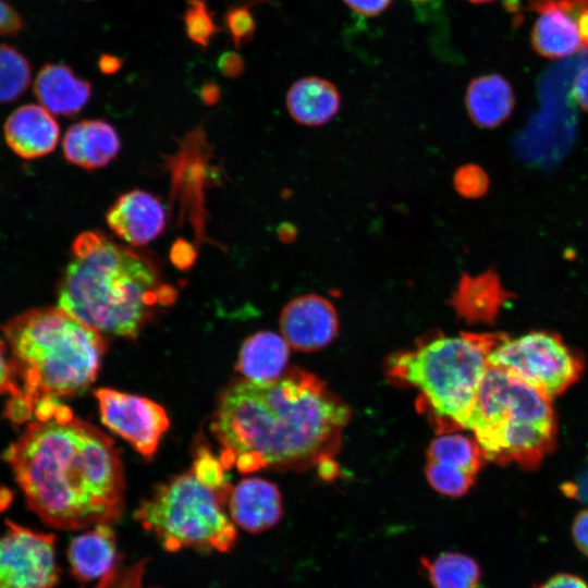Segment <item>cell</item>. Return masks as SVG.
Returning a JSON list of instances; mask_svg holds the SVG:
<instances>
[{"label": "cell", "instance_id": "1", "mask_svg": "<svg viewBox=\"0 0 588 588\" xmlns=\"http://www.w3.org/2000/svg\"><path fill=\"white\" fill-rule=\"evenodd\" d=\"M4 452L27 505L57 529L111 524L122 512L124 477L110 438L58 399H44Z\"/></svg>", "mask_w": 588, "mask_h": 588}, {"label": "cell", "instance_id": "2", "mask_svg": "<svg viewBox=\"0 0 588 588\" xmlns=\"http://www.w3.org/2000/svg\"><path fill=\"white\" fill-rule=\"evenodd\" d=\"M348 419L347 406L324 382L295 368L272 381L230 384L211 431L224 468L252 473L330 460Z\"/></svg>", "mask_w": 588, "mask_h": 588}, {"label": "cell", "instance_id": "3", "mask_svg": "<svg viewBox=\"0 0 588 588\" xmlns=\"http://www.w3.org/2000/svg\"><path fill=\"white\" fill-rule=\"evenodd\" d=\"M174 296L145 257L103 234L78 235L58 286V307L101 333L135 338Z\"/></svg>", "mask_w": 588, "mask_h": 588}, {"label": "cell", "instance_id": "4", "mask_svg": "<svg viewBox=\"0 0 588 588\" xmlns=\"http://www.w3.org/2000/svg\"><path fill=\"white\" fill-rule=\"evenodd\" d=\"M10 359L22 394L5 416L23 422L44 399L73 395L96 378L106 343L99 332L60 307H42L15 316L3 328Z\"/></svg>", "mask_w": 588, "mask_h": 588}, {"label": "cell", "instance_id": "5", "mask_svg": "<svg viewBox=\"0 0 588 588\" xmlns=\"http://www.w3.org/2000/svg\"><path fill=\"white\" fill-rule=\"evenodd\" d=\"M503 334L438 336L388 359V373L420 393L421 408L445 430L466 429L488 356Z\"/></svg>", "mask_w": 588, "mask_h": 588}, {"label": "cell", "instance_id": "6", "mask_svg": "<svg viewBox=\"0 0 588 588\" xmlns=\"http://www.w3.org/2000/svg\"><path fill=\"white\" fill-rule=\"evenodd\" d=\"M467 430L483 457L501 465L515 463L537 468L552 452L556 420L550 400L520 379L488 366L481 381Z\"/></svg>", "mask_w": 588, "mask_h": 588}, {"label": "cell", "instance_id": "7", "mask_svg": "<svg viewBox=\"0 0 588 588\" xmlns=\"http://www.w3.org/2000/svg\"><path fill=\"white\" fill-rule=\"evenodd\" d=\"M229 497L189 469L157 488L138 506L135 518L170 552L194 549L224 553L237 539L225 512Z\"/></svg>", "mask_w": 588, "mask_h": 588}, {"label": "cell", "instance_id": "8", "mask_svg": "<svg viewBox=\"0 0 588 588\" xmlns=\"http://www.w3.org/2000/svg\"><path fill=\"white\" fill-rule=\"evenodd\" d=\"M488 364L504 369L549 400L577 382L584 370L581 357L560 335L548 331L504 338L489 354Z\"/></svg>", "mask_w": 588, "mask_h": 588}, {"label": "cell", "instance_id": "9", "mask_svg": "<svg viewBox=\"0 0 588 588\" xmlns=\"http://www.w3.org/2000/svg\"><path fill=\"white\" fill-rule=\"evenodd\" d=\"M0 537V588H54L59 581L54 536L13 522Z\"/></svg>", "mask_w": 588, "mask_h": 588}, {"label": "cell", "instance_id": "10", "mask_svg": "<svg viewBox=\"0 0 588 588\" xmlns=\"http://www.w3.org/2000/svg\"><path fill=\"white\" fill-rule=\"evenodd\" d=\"M95 396L102 424L150 458L169 427L166 411L146 397L112 389H98Z\"/></svg>", "mask_w": 588, "mask_h": 588}, {"label": "cell", "instance_id": "11", "mask_svg": "<svg viewBox=\"0 0 588 588\" xmlns=\"http://www.w3.org/2000/svg\"><path fill=\"white\" fill-rule=\"evenodd\" d=\"M482 460L475 439L460 433L441 434L429 445L426 476L439 493L462 497L474 485Z\"/></svg>", "mask_w": 588, "mask_h": 588}, {"label": "cell", "instance_id": "12", "mask_svg": "<svg viewBox=\"0 0 588 588\" xmlns=\"http://www.w3.org/2000/svg\"><path fill=\"white\" fill-rule=\"evenodd\" d=\"M280 329L291 347L303 352L318 351L336 336L338 314L332 303L320 295L297 296L284 306Z\"/></svg>", "mask_w": 588, "mask_h": 588}, {"label": "cell", "instance_id": "13", "mask_svg": "<svg viewBox=\"0 0 588 588\" xmlns=\"http://www.w3.org/2000/svg\"><path fill=\"white\" fill-rule=\"evenodd\" d=\"M106 218L109 228L120 238L135 246L154 241L166 226V212L159 199L140 189L121 195Z\"/></svg>", "mask_w": 588, "mask_h": 588}, {"label": "cell", "instance_id": "14", "mask_svg": "<svg viewBox=\"0 0 588 588\" xmlns=\"http://www.w3.org/2000/svg\"><path fill=\"white\" fill-rule=\"evenodd\" d=\"M528 10L538 14L530 42L539 56L561 59L583 49L575 19L563 0H529Z\"/></svg>", "mask_w": 588, "mask_h": 588}, {"label": "cell", "instance_id": "15", "mask_svg": "<svg viewBox=\"0 0 588 588\" xmlns=\"http://www.w3.org/2000/svg\"><path fill=\"white\" fill-rule=\"evenodd\" d=\"M228 510L234 525L253 534L274 527L283 515L279 489L262 478H247L232 488Z\"/></svg>", "mask_w": 588, "mask_h": 588}, {"label": "cell", "instance_id": "16", "mask_svg": "<svg viewBox=\"0 0 588 588\" xmlns=\"http://www.w3.org/2000/svg\"><path fill=\"white\" fill-rule=\"evenodd\" d=\"M60 127L52 113L41 105H25L7 119L4 138L21 158L35 159L50 154L57 146Z\"/></svg>", "mask_w": 588, "mask_h": 588}, {"label": "cell", "instance_id": "17", "mask_svg": "<svg viewBox=\"0 0 588 588\" xmlns=\"http://www.w3.org/2000/svg\"><path fill=\"white\" fill-rule=\"evenodd\" d=\"M72 575L90 583L108 575L118 562L117 537L109 524H98L75 536L66 551Z\"/></svg>", "mask_w": 588, "mask_h": 588}, {"label": "cell", "instance_id": "18", "mask_svg": "<svg viewBox=\"0 0 588 588\" xmlns=\"http://www.w3.org/2000/svg\"><path fill=\"white\" fill-rule=\"evenodd\" d=\"M62 148L65 159L86 170L107 166L120 150L115 130L101 120H84L66 131Z\"/></svg>", "mask_w": 588, "mask_h": 588}, {"label": "cell", "instance_id": "19", "mask_svg": "<svg viewBox=\"0 0 588 588\" xmlns=\"http://www.w3.org/2000/svg\"><path fill=\"white\" fill-rule=\"evenodd\" d=\"M509 297L499 275L488 270L477 275L464 273L451 298V305L468 323H491Z\"/></svg>", "mask_w": 588, "mask_h": 588}, {"label": "cell", "instance_id": "20", "mask_svg": "<svg viewBox=\"0 0 588 588\" xmlns=\"http://www.w3.org/2000/svg\"><path fill=\"white\" fill-rule=\"evenodd\" d=\"M34 94L51 113L73 115L88 102L91 86L66 65L46 64L36 76Z\"/></svg>", "mask_w": 588, "mask_h": 588}, {"label": "cell", "instance_id": "21", "mask_svg": "<svg viewBox=\"0 0 588 588\" xmlns=\"http://www.w3.org/2000/svg\"><path fill=\"white\" fill-rule=\"evenodd\" d=\"M341 95L330 81L305 76L292 84L286 94V108L292 119L306 126H320L339 112Z\"/></svg>", "mask_w": 588, "mask_h": 588}, {"label": "cell", "instance_id": "22", "mask_svg": "<svg viewBox=\"0 0 588 588\" xmlns=\"http://www.w3.org/2000/svg\"><path fill=\"white\" fill-rule=\"evenodd\" d=\"M466 110L471 121L483 128L505 122L514 108L511 83L502 75L485 74L471 79L465 95Z\"/></svg>", "mask_w": 588, "mask_h": 588}, {"label": "cell", "instance_id": "23", "mask_svg": "<svg viewBox=\"0 0 588 588\" xmlns=\"http://www.w3.org/2000/svg\"><path fill=\"white\" fill-rule=\"evenodd\" d=\"M290 345L271 331H260L242 345L236 369L244 379L268 382L280 378L287 365Z\"/></svg>", "mask_w": 588, "mask_h": 588}, {"label": "cell", "instance_id": "24", "mask_svg": "<svg viewBox=\"0 0 588 588\" xmlns=\"http://www.w3.org/2000/svg\"><path fill=\"white\" fill-rule=\"evenodd\" d=\"M419 562L432 588H478L481 580L479 563L465 553L443 552Z\"/></svg>", "mask_w": 588, "mask_h": 588}, {"label": "cell", "instance_id": "25", "mask_svg": "<svg viewBox=\"0 0 588 588\" xmlns=\"http://www.w3.org/2000/svg\"><path fill=\"white\" fill-rule=\"evenodd\" d=\"M32 70L16 49L0 45V103L17 99L28 87Z\"/></svg>", "mask_w": 588, "mask_h": 588}, {"label": "cell", "instance_id": "26", "mask_svg": "<svg viewBox=\"0 0 588 588\" xmlns=\"http://www.w3.org/2000/svg\"><path fill=\"white\" fill-rule=\"evenodd\" d=\"M183 21L187 37L203 49L209 46L219 30L206 0H187Z\"/></svg>", "mask_w": 588, "mask_h": 588}, {"label": "cell", "instance_id": "27", "mask_svg": "<svg viewBox=\"0 0 588 588\" xmlns=\"http://www.w3.org/2000/svg\"><path fill=\"white\" fill-rule=\"evenodd\" d=\"M199 480L219 491L231 493V486L225 477V468L220 458L206 448H199L191 468Z\"/></svg>", "mask_w": 588, "mask_h": 588}, {"label": "cell", "instance_id": "28", "mask_svg": "<svg viewBox=\"0 0 588 588\" xmlns=\"http://www.w3.org/2000/svg\"><path fill=\"white\" fill-rule=\"evenodd\" d=\"M224 26L237 48L248 44L256 33V22L248 5L230 8L224 14Z\"/></svg>", "mask_w": 588, "mask_h": 588}, {"label": "cell", "instance_id": "29", "mask_svg": "<svg viewBox=\"0 0 588 588\" xmlns=\"http://www.w3.org/2000/svg\"><path fill=\"white\" fill-rule=\"evenodd\" d=\"M455 191L465 198L482 196L489 186V179L482 168L476 164L460 167L453 177Z\"/></svg>", "mask_w": 588, "mask_h": 588}, {"label": "cell", "instance_id": "30", "mask_svg": "<svg viewBox=\"0 0 588 588\" xmlns=\"http://www.w3.org/2000/svg\"><path fill=\"white\" fill-rule=\"evenodd\" d=\"M0 394L10 395V400L17 399L22 394L20 382L15 376L8 355L7 343L0 340Z\"/></svg>", "mask_w": 588, "mask_h": 588}, {"label": "cell", "instance_id": "31", "mask_svg": "<svg viewBox=\"0 0 588 588\" xmlns=\"http://www.w3.org/2000/svg\"><path fill=\"white\" fill-rule=\"evenodd\" d=\"M573 14L583 50H588V0H563Z\"/></svg>", "mask_w": 588, "mask_h": 588}, {"label": "cell", "instance_id": "32", "mask_svg": "<svg viewBox=\"0 0 588 588\" xmlns=\"http://www.w3.org/2000/svg\"><path fill=\"white\" fill-rule=\"evenodd\" d=\"M572 537L577 549L588 559V507L574 518Z\"/></svg>", "mask_w": 588, "mask_h": 588}, {"label": "cell", "instance_id": "33", "mask_svg": "<svg viewBox=\"0 0 588 588\" xmlns=\"http://www.w3.org/2000/svg\"><path fill=\"white\" fill-rule=\"evenodd\" d=\"M355 13L363 16H377L384 12L392 0H342Z\"/></svg>", "mask_w": 588, "mask_h": 588}, {"label": "cell", "instance_id": "34", "mask_svg": "<svg viewBox=\"0 0 588 588\" xmlns=\"http://www.w3.org/2000/svg\"><path fill=\"white\" fill-rule=\"evenodd\" d=\"M218 69L225 77H238L245 70V62L242 56L235 51L223 52L217 62Z\"/></svg>", "mask_w": 588, "mask_h": 588}, {"label": "cell", "instance_id": "35", "mask_svg": "<svg viewBox=\"0 0 588 588\" xmlns=\"http://www.w3.org/2000/svg\"><path fill=\"white\" fill-rule=\"evenodd\" d=\"M562 491L572 499L588 503V461L574 481L562 486Z\"/></svg>", "mask_w": 588, "mask_h": 588}, {"label": "cell", "instance_id": "36", "mask_svg": "<svg viewBox=\"0 0 588 588\" xmlns=\"http://www.w3.org/2000/svg\"><path fill=\"white\" fill-rule=\"evenodd\" d=\"M538 588H588V584L576 574L558 573L549 577Z\"/></svg>", "mask_w": 588, "mask_h": 588}, {"label": "cell", "instance_id": "37", "mask_svg": "<svg viewBox=\"0 0 588 588\" xmlns=\"http://www.w3.org/2000/svg\"><path fill=\"white\" fill-rule=\"evenodd\" d=\"M22 27V21L16 11L0 0V35H12Z\"/></svg>", "mask_w": 588, "mask_h": 588}, {"label": "cell", "instance_id": "38", "mask_svg": "<svg viewBox=\"0 0 588 588\" xmlns=\"http://www.w3.org/2000/svg\"><path fill=\"white\" fill-rule=\"evenodd\" d=\"M572 94L579 107L588 112V64L575 76Z\"/></svg>", "mask_w": 588, "mask_h": 588}, {"label": "cell", "instance_id": "39", "mask_svg": "<svg viewBox=\"0 0 588 588\" xmlns=\"http://www.w3.org/2000/svg\"><path fill=\"white\" fill-rule=\"evenodd\" d=\"M123 64V60L117 56L103 53L98 61L99 70L107 75L117 73Z\"/></svg>", "mask_w": 588, "mask_h": 588}, {"label": "cell", "instance_id": "40", "mask_svg": "<svg viewBox=\"0 0 588 588\" xmlns=\"http://www.w3.org/2000/svg\"><path fill=\"white\" fill-rule=\"evenodd\" d=\"M219 87L213 83L206 84L201 87L200 96L208 103H213L219 98Z\"/></svg>", "mask_w": 588, "mask_h": 588}, {"label": "cell", "instance_id": "41", "mask_svg": "<svg viewBox=\"0 0 588 588\" xmlns=\"http://www.w3.org/2000/svg\"><path fill=\"white\" fill-rule=\"evenodd\" d=\"M12 493L9 489L0 487V514L10 505Z\"/></svg>", "mask_w": 588, "mask_h": 588}, {"label": "cell", "instance_id": "42", "mask_svg": "<svg viewBox=\"0 0 588 588\" xmlns=\"http://www.w3.org/2000/svg\"><path fill=\"white\" fill-rule=\"evenodd\" d=\"M474 4H485V3H489V2H492V1H495V0H467Z\"/></svg>", "mask_w": 588, "mask_h": 588}, {"label": "cell", "instance_id": "43", "mask_svg": "<svg viewBox=\"0 0 588 588\" xmlns=\"http://www.w3.org/2000/svg\"><path fill=\"white\" fill-rule=\"evenodd\" d=\"M409 1H412L414 3H425V2H429L431 0H409Z\"/></svg>", "mask_w": 588, "mask_h": 588}]
</instances>
